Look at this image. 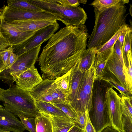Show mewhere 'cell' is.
<instances>
[{
	"instance_id": "obj_20",
	"label": "cell",
	"mask_w": 132,
	"mask_h": 132,
	"mask_svg": "<svg viewBox=\"0 0 132 132\" xmlns=\"http://www.w3.org/2000/svg\"><path fill=\"white\" fill-rule=\"evenodd\" d=\"M72 75L71 68L67 73L55 79L58 88L64 94L67 101L71 90Z\"/></svg>"
},
{
	"instance_id": "obj_10",
	"label": "cell",
	"mask_w": 132,
	"mask_h": 132,
	"mask_svg": "<svg viewBox=\"0 0 132 132\" xmlns=\"http://www.w3.org/2000/svg\"><path fill=\"white\" fill-rule=\"evenodd\" d=\"M41 45L18 55L17 60L9 68L3 70L14 81L22 73L34 66L38 59Z\"/></svg>"
},
{
	"instance_id": "obj_40",
	"label": "cell",
	"mask_w": 132,
	"mask_h": 132,
	"mask_svg": "<svg viewBox=\"0 0 132 132\" xmlns=\"http://www.w3.org/2000/svg\"><path fill=\"white\" fill-rule=\"evenodd\" d=\"M19 57L18 55H17L14 53L12 49L11 50L9 58V62L7 67L6 69L9 68L18 59Z\"/></svg>"
},
{
	"instance_id": "obj_15",
	"label": "cell",
	"mask_w": 132,
	"mask_h": 132,
	"mask_svg": "<svg viewBox=\"0 0 132 132\" xmlns=\"http://www.w3.org/2000/svg\"><path fill=\"white\" fill-rule=\"evenodd\" d=\"M105 67L107 70L116 78L122 86L127 89L123 65L114 50L112 54L108 60Z\"/></svg>"
},
{
	"instance_id": "obj_39",
	"label": "cell",
	"mask_w": 132,
	"mask_h": 132,
	"mask_svg": "<svg viewBox=\"0 0 132 132\" xmlns=\"http://www.w3.org/2000/svg\"><path fill=\"white\" fill-rule=\"evenodd\" d=\"M10 46L8 41L2 36L0 31V56L3 52Z\"/></svg>"
},
{
	"instance_id": "obj_11",
	"label": "cell",
	"mask_w": 132,
	"mask_h": 132,
	"mask_svg": "<svg viewBox=\"0 0 132 132\" xmlns=\"http://www.w3.org/2000/svg\"><path fill=\"white\" fill-rule=\"evenodd\" d=\"M36 31H21L9 23L0 21V32L11 46L21 44L32 36Z\"/></svg>"
},
{
	"instance_id": "obj_7",
	"label": "cell",
	"mask_w": 132,
	"mask_h": 132,
	"mask_svg": "<svg viewBox=\"0 0 132 132\" xmlns=\"http://www.w3.org/2000/svg\"><path fill=\"white\" fill-rule=\"evenodd\" d=\"M29 92L36 101L52 104L68 101L64 94L58 88L55 79H44Z\"/></svg>"
},
{
	"instance_id": "obj_29",
	"label": "cell",
	"mask_w": 132,
	"mask_h": 132,
	"mask_svg": "<svg viewBox=\"0 0 132 132\" xmlns=\"http://www.w3.org/2000/svg\"><path fill=\"white\" fill-rule=\"evenodd\" d=\"M127 58L128 65L126 70L124 72L128 90L132 93V51H129Z\"/></svg>"
},
{
	"instance_id": "obj_19",
	"label": "cell",
	"mask_w": 132,
	"mask_h": 132,
	"mask_svg": "<svg viewBox=\"0 0 132 132\" xmlns=\"http://www.w3.org/2000/svg\"><path fill=\"white\" fill-rule=\"evenodd\" d=\"M79 60L72 68V75L71 90L68 100L70 104L74 99L85 72L81 71L78 68Z\"/></svg>"
},
{
	"instance_id": "obj_2",
	"label": "cell",
	"mask_w": 132,
	"mask_h": 132,
	"mask_svg": "<svg viewBox=\"0 0 132 132\" xmlns=\"http://www.w3.org/2000/svg\"><path fill=\"white\" fill-rule=\"evenodd\" d=\"M126 9L125 5L101 10L94 8L95 22L87 44L88 48L103 45L126 24Z\"/></svg>"
},
{
	"instance_id": "obj_13",
	"label": "cell",
	"mask_w": 132,
	"mask_h": 132,
	"mask_svg": "<svg viewBox=\"0 0 132 132\" xmlns=\"http://www.w3.org/2000/svg\"><path fill=\"white\" fill-rule=\"evenodd\" d=\"M43 80L34 65L21 74L15 82L17 86L29 91Z\"/></svg>"
},
{
	"instance_id": "obj_16",
	"label": "cell",
	"mask_w": 132,
	"mask_h": 132,
	"mask_svg": "<svg viewBox=\"0 0 132 132\" xmlns=\"http://www.w3.org/2000/svg\"><path fill=\"white\" fill-rule=\"evenodd\" d=\"M50 115L53 132H68L75 124V121L67 116Z\"/></svg>"
},
{
	"instance_id": "obj_26",
	"label": "cell",
	"mask_w": 132,
	"mask_h": 132,
	"mask_svg": "<svg viewBox=\"0 0 132 132\" xmlns=\"http://www.w3.org/2000/svg\"><path fill=\"white\" fill-rule=\"evenodd\" d=\"M8 6L22 10L36 11H44L39 7L27 0H10L7 1Z\"/></svg>"
},
{
	"instance_id": "obj_3",
	"label": "cell",
	"mask_w": 132,
	"mask_h": 132,
	"mask_svg": "<svg viewBox=\"0 0 132 132\" xmlns=\"http://www.w3.org/2000/svg\"><path fill=\"white\" fill-rule=\"evenodd\" d=\"M0 101L4 108L17 116L35 118L39 112L35 100L29 91L16 85L7 89L0 88Z\"/></svg>"
},
{
	"instance_id": "obj_17",
	"label": "cell",
	"mask_w": 132,
	"mask_h": 132,
	"mask_svg": "<svg viewBox=\"0 0 132 132\" xmlns=\"http://www.w3.org/2000/svg\"><path fill=\"white\" fill-rule=\"evenodd\" d=\"M114 76L107 70L105 67L102 77L99 79L109 84L111 88L113 87L116 88L120 93L121 96L132 97V93L123 87L118 80L116 79Z\"/></svg>"
},
{
	"instance_id": "obj_42",
	"label": "cell",
	"mask_w": 132,
	"mask_h": 132,
	"mask_svg": "<svg viewBox=\"0 0 132 132\" xmlns=\"http://www.w3.org/2000/svg\"><path fill=\"white\" fill-rule=\"evenodd\" d=\"M1 56H0V72L5 69Z\"/></svg>"
},
{
	"instance_id": "obj_44",
	"label": "cell",
	"mask_w": 132,
	"mask_h": 132,
	"mask_svg": "<svg viewBox=\"0 0 132 132\" xmlns=\"http://www.w3.org/2000/svg\"><path fill=\"white\" fill-rule=\"evenodd\" d=\"M121 132H126V131L125 130H124V131H122Z\"/></svg>"
},
{
	"instance_id": "obj_34",
	"label": "cell",
	"mask_w": 132,
	"mask_h": 132,
	"mask_svg": "<svg viewBox=\"0 0 132 132\" xmlns=\"http://www.w3.org/2000/svg\"><path fill=\"white\" fill-rule=\"evenodd\" d=\"M122 123L124 130L126 132H132V118L122 115Z\"/></svg>"
},
{
	"instance_id": "obj_14",
	"label": "cell",
	"mask_w": 132,
	"mask_h": 132,
	"mask_svg": "<svg viewBox=\"0 0 132 132\" xmlns=\"http://www.w3.org/2000/svg\"><path fill=\"white\" fill-rule=\"evenodd\" d=\"M53 19L32 20L14 21L7 23L24 32L35 31L54 23Z\"/></svg>"
},
{
	"instance_id": "obj_24",
	"label": "cell",
	"mask_w": 132,
	"mask_h": 132,
	"mask_svg": "<svg viewBox=\"0 0 132 132\" xmlns=\"http://www.w3.org/2000/svg\"><path fill=\"white\" fill-rule=\"evenodd\" d=\"M109 57L102 53H96L94 63L95 75L96 78L100 79L102 77Z\"/></svg>"
},
{
	"instance_id": "obj_22",
	"label": "cell",
	"mask_w": 132,
	"mask_h": 132,
	"mask_svg": "<svg viewBox=\"0 0 132 132\" xmlns=\"http://www.w3.org/2000/svg\"><path fill=\"white\" fill-rule=\"evenodd\" d=\"M35 104L39 112L55 116H67L61 110L51 103L35 101Z\"/></svg>"
},
{
	"instance_id": "obj_32",
	"label": "cell",
	"mask_w": 132,
	"mask_h": 132,
	"mask_svg": "<svg viewBox=\"0 0 132 132\" xmlns=\"http://www.w3.org/2000/svg\"><path fill=\"white\" fill-rule=\"evenodd\" d=\"M58 4L65 7H78L80 3L86 4V0H55Z\"/></svg>"
},
{
	"instance_id": "obj_12",
	"label": "cell",
	"mask_w": 132,
	"mask_h": 132,
	"mask_svg": "<svg viewBox=\"0 0 132 132\" xmlns=\"http://www.w3.org/2000/svg\"><path fill=\"white\" fill-rule=\"evenodd\" d=\"M26 129L14 114L4 107L0 108V132H24Z\"/></svg>"
},
{
	"instance_id": "obj_33",
	"label": "cell",
	"mask_w": 132,
	"mask_h": 132,
	"mask_svg": "<svg viewBox=\"0 0 132 132\" xmlns=\"http://www.w3.org/2000/svg\"><path fill=\"white\" fill-rule=\"evenodd\" d=\"M77 113V117L75 120V124L83 130L84 132L86 121L85 112H78Z\"/></svg>"
},
{
	"instance_id": "obj_21",
	"label": "cell",
	"mask_w": 132,
	"mask_h": 132,
	"mask_svg": "<svg viewBox=\"0 0 132 132\" xmlns=\"http://www.w3.org/2000/svg\"><path fill=\"white\" fill-rule=\"evenodd\" d=\"M36 132H53L50 115L38 112L35 118Z\"/></svg>"
},
{
	"instance_id": "obj_30",
	"label": "cell",
	"mask_w": 132,
	"mask_h": 132,
	"mask_svg": "<svg viewBox=\"0 0 132 132\" xmlns=\"http://www.w3.org/2000/svg\"><path fill=\"white\" fill-rule=\"evenodd\" d=\"M123 26L118 30L116 34L106 43L103 45L96 48L97 52H101L106 50L113 46L118 40L122 31Z\"/></svg>"
},
{
	"instance_id": "obj_23",
	"label": "cell",
	"mask_w": 132,
	"mask_h": 132,
	"mask_svg": "<svg viewBox=\"0 0 132 132\" xmlns=\"http://www.w3.org/2000/svg\"><path fill=\"white\" fill-rule=\"evenodd\" d=\"M128 0H95L89 4L98 10L112 7H118L129 3Z\"/></svg>"
},
{
	"instance_id": "obj_18",
	"label": "cell",
	"mask_w": 132,
	"mask_h": 132,
	"mask_svg": "<svg viewBox=\"0 0 132 132\" xmlns=\"http://www.w3.org/2000/svg\"><path fill=\"white\" fill-rule=\"evenodd\" d=\"M96 53V48L93 47L88 48L82 52L78 65V68L81 71L85 72L94 63Z\"/></svg>"
},
{
	"instance_id": "obj_38",
	"label": "cell",
	"mask_w": 132,
	"mask_h": 132,
	"mask_svg": "<svg viewBox=\"0 0 132 132\" xmlns=\"http://www.w3.org/2000/svg\"><path fill=\"white\" fill-rule=\"evenodd\" d=\"M131 29V28L126 24L123 26L122 31L118 39L121 44L122 47L123 45L124 39L126 33Z\"/></svg>"
},
{
	"instance_id": "obj_1",
	"label": "cell",
	"mask_w": 132,
	"mask_h": 132,
	"mask_svg": "<svg viewBox=\"0 0 132 132\" xmlns=\"http://www.w3.org/2000/svg\"><path fill=\"white\" fill-rule=\"evenodd\" d=\"M88 37L86 27L66 26L52 35L37 60L42 78L55 79L68 72L86 49Z\"/></svg>"
},
{
	"instance_id": "obj_5",
	"label": "cell",
	"mask_w": 132,
	"mask_h": 132,
	"mask_svg": "<svg viewBox=\"0 0 132 132\" xmlns=\"http://www.w3.org/2000/svg\"><path fill=\"white\" fill-rule=\"evenodd\" d=\"M107 88L106 85L100 80H96L94 82L92 107L89 114L96 132H102L107 127H111L105 101Z\"/></svg>"
},
{
	"instance_id": "obj_28",
	"label": "cell",
	"mask_w": 132,
	"mask_h": 132,
	"mask_svg": "<svg viewBox=\"0 0 132 132\" xmlns=\"http://www.w3.org/2000/svg\"><path fill=\"white\" fill-rule=\"evenodd\" d=\"M132 97L121 96V105L122 115L132 118Z\"/></svg>"
},
{
	"instance_id": "obj_6",
	"label": "cell",
	"mask_w": 132,
	"mask_h": 132,
	"mask_svg": "<svg viewBox=\"0 0 132 132\" xmlns=\"http://www.w3.org/2000/svg\"><path fill=\"white\" fill-rule=\"evenodd\" d=\"M94 63L85 72L74 100L70 104L77 113L89 112L92 107L93 84L96 79Z\"/></svg>"
},
{
	"instance_id": "obj_31",
	"label": "cell",
	"mask_w": 132,
	"mask_h": 132,
	"mask_svg": "<svg viewBox=\"0 0 132 132\" xmlns=\"http://www.w3.org/2000/svg\"><path fill=\"white\" fill-rule=\"evenodd\" d=\"M18 117L26 128L30 132H36L35 118H27L19 115Z\"/></svg>"
},
{
	"instance_id": "obj_36",
	"label": "cell",
	"mask_w": 132,
	"mask_h": 132,
	"mask_svg": "<svg viewBox=\"0 0 132 132\" xmlns=\"http://www.w3.org/2000/svg\"><path fill=\"white\" fill-rule=\"evenodd\" d=\"M12 49L11 46L4 51L1 54V56L5 69L7 68L9 64L10 52Z\"/></svg>"
},
{
	"instance_id": "obj_41",
	"label": "cell",
	"mask_w": 132,
	"mask_h": 132,
	"mask_svg": "<svg viewBox=\"0 0 132 132\" xmlns=\"http://www.w3.org/2000/svg\"><path fill=\"white\" fill-rule=\"evenodd\" d=\"M68 132H84V131L75 124Z\"/></svg>"
},
{
	"instance_id": "obj_37",
	"label": "cell",
	"mask_w": 132,
	"mask_h": 132,
	"mask_svg": "<svg viewBox=\"0 0 132 132\" xmlns=\"http://www.w3.org/2000/svg\"><path fill=\"white\" fill-rule=\"evenodd\" d=\"M86 121L85 130L84 132H96L90 120L88 110L85 111Z\"/></svg>"
},
{
	"instance_id": "obj_9",
	"label": "cell",
	"mask_w": 132,
	"mask_h": 132,
	"mask_svg": "<svg viewBox=\"0 0 132 132\" xmlns=\"http://www.w3.org/2000/svg\"><path fill=\"white\" fill-rule=\"evenodd\" d=\"M105 101L111 127L118 132L124 131L122 123L121 97L112 88L108 87Z\"/></svg>"
},
{
	"instance_id": "obj_4",
	"label": "cell",
	"mask_w": 132,
	"mask_h": 132,
	"mask_svg": "<svg viewBox=\"0 0 132 132\" xmlns=\"http://www.w3.org/2000/svg\"><path fill=\"white\" fill-rule=\"evenodd\" d=\"M43 11L56 14L66 26H76L81 28L85 26L87 18L84 10L80 7H68L61 6L55 0H27Z\"/></svg>"
},
{
	"instance_id": "obj_35",
	"label": "cell",
	"mask_w": 132,
	"mask_h": 132,
	"mask_svg": "<svg viewBox=\"0 0 132 132\" xmlns=\"http://www.w3.org/2000/svg\"><path fill=\"white\" fill-rule=\"evenodd\" d=\"M114 51L123 67L124 63L122 52V46L118 40L116 41L114 44Z\"/></svg>"
},
{
	"instance_id": "obj_8",
	"label": "cell",
	"mask_w": 132,
	"mask_h": 132,
	"mask_svg": "<svg viewBox=\"0 0 132 132\" xmlns=\"http://www.w3.org/2000/svg\"><path fill=\"white\" fill-rule=\"evenodd\" d=\"M59 28V24L56 22L36 31L32 36L21 44L12 46L13 53L19 55L41 45L43 43L48 40Z\"/></svg>"
},
{
	"instance_id": "obj_27",
	"label": "cell",
	"mask_w": 132,
	"mask_h": 132,
	"mask_svg": "<svg viewBox=\"0 0 132 132\" xmlns=\"http://www.w3.org/2000/svg\"><path fill=\"white\" fill-rule=\"evenodd\" d=\"M52 104L58 108L68 117L75 121L77 117V113L68 101L57 102Z\"/></svg>"
},
{
	"instance_id": "obj_43",
	"label": "cell",
	"mask_w": 132,
	"mask_h": 132,
	"mask_svg": "<svg viewBox=\"0 0 132 132\" xmlns=\"http://www.w3.org/2000/svg\"><path fill=\"white\" fill-rule=\"evenodd\" d=\"M4 107L3 106L0 105V108Z\"/></svg>"
},
{
	"instance_id": "obj_25",
	"label": "cell",
	"mask_w": 132,
	"mask_h": 132,
	"mask_svg": "<svg viewBox=\"0 0 132 132\" xmlns=\"http://www.w3.org/2000/svg\"><path fill=\"white\" fill-rule=\"evenodd\" d=\"M132 30H129L126 33L124 39L123 45L122 47V52L124 65L123 69L126 70L128 65L127 58L128 53L129 51H132Z\"/></svg>"
}]
</instances>
